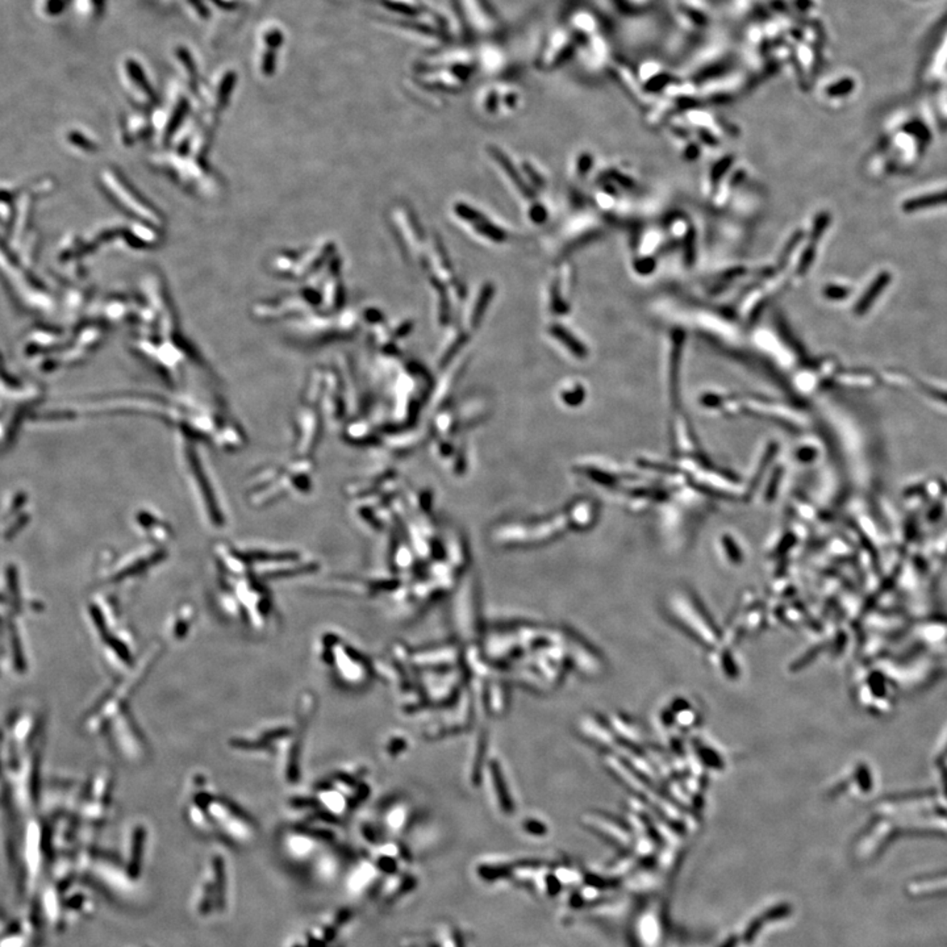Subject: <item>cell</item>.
<instances>
[{
	"mask_svg": "<svg viewBox=\"0 0 947 947\" xmlns=\"http://www.w3.org/2000/svg\"><path fill=\"white\" fill-rule=\"evenodd\" d=\"M316 708L315 693L304 691L300 693L296 710L291 720L233 735L228 740V747L242 757L275 762L283 782L289 785H298L301 780L303 751L308 729L315 717Z\"/></svg>",
	"mask_w": 947,
	"mask_h": 947,
	"instance_id": "cell-1",
	"label": "cell"
},
{
	"mask_svg": "<svg viewBox=\"0 0 947 947\" xmlns=\"http://www.w3.org/2000/svg\"><path fill=\"white\" fill-rule=\"evenodd\" d=\"M191 828L231 845H250L258 836L256 819L239 802L216 790L203 772L188 780L182 804Z\"/></svg>",
	"mask_w": 947,
	"mask_h": 947,
	"instance_id": "cell-2",
	"label": "cell"
},
{
	"mask_svg": "<svg viewBox=\"0 0 947 947\" xmlns=\"http://www.w3.org/2000/svg\"><path fill=\"white\" fill-rule=\"evenodd\" d=\"M319 665L345 688H359L370 679L371 668L366 658L349 642L334 633H324L315 642Z\"/></svg>",
	"mask_w": 947,
	"mask_h": 947,
	"instance_id": "cell-3",
	"label": "cell"
},
{
	"mask_svg": "<svg viewBox=\"0 0 947 947\" xmlns=\"http://www.w3.org/2000/svg\"><path fill=\"white\" fill-rule=\"evenodd\" d=\"M947 203V192L937 194V195H931V197H923L917 199L914 203H909L906 205L908 208H922V207H929V205H942Z\"/></svg>",
	"mask_w": 947,
	"mask_h": 947,
	"instance_id": "cell-4",
	"label": "cell"
}]
</instances>
